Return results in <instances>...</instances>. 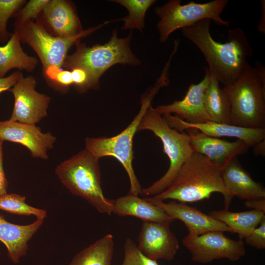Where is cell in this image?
<instances>
[{
  "mask_svg": "<svg viewBox=\"0 0 265 265\" xmlns=\"http://www.w3.org/2000/svg\"><path fill=\"white\" fill-rule=\"evenodd\" d=\"M210 19H204L191 26L182 29L184 36L204 55L211 74L225 86L234 83L247 66L252 50L244 31L237 27L229 29L224 43L213 39L210 33Z\"/></svg>",
  "mask_w": 265,
  "mask_h": 265,
  "instance_id": "cell-1",
  "label": "cell"
},
{
  "mask_svg": "<svg viewBox=\"0 0 265 265\" xmlns=\"http://www.w3.org/2000/svg\"><path fill=\"white\" fill-rule=\"evenodd\" d=\"M214 192L223 195L224 209L228 210L234 196L223 183L221 168L205 156L194 152L170 186L153 198L186 203L209 199Z\"/></svg>",
  "mask_w": 265,
  "mask_h": 265,
  "instance_id": "cell-2",
  "label": "cell"
},
{
  "mask_svg": "<svg viewBox=\"0 0 265 265\" xmlns=\"http://www.w3.org/2000/svg\"><path fill=\"white\" fill-rule=\"evenodd\" d=\"M55 173L73 194L83 198L100 213H113L114 200L103 193L99 159L86 149L58 164Z\"/></svg>",
  "mask_w": 265,
  "mask_h": 265,
  "instance_id": "cell-3",
  "label": "cell"
},
{
  "mask_svg": "<svg viewBox=\"0 0 265 265\" xmlns=\"http://www.w3.org/2000/svg\"><path fill=\"white\" fill-rule=\"evenodd\" d=\"M166 80L160 77L155 85L141 99V107L131 123L120 133L112 137H86L85 148L92 156L99 159L104 157H113L123 166L130 183V193L142 195V187L132 166L133 138L142 118L159 89L167 85Z\"/></svg>",
  "mask_w": 265,
  "mask_h": 265,
  "instance_id": "cell-4",
  "label": "cell"
},
{
  "mask_svg": "<svg viewBox=\"0 0 265 265\" xmlns=\"http://www.w3.org/2000/svg\"><path fill=\"white\" fill-rule=\"evenodd\" d=\"M142 130L151 131L160 139L164 152L170 162L169 168L164 175L149 186L142 188V195L155 196L170 186L184 163L194 151L187 133L171 127L164 117L151 105L139 125L138 132Z\"/></svg>",
  "mask_w": 265,
  "mask_h": 265,
  "instance_id": "cell-5",
  "label": "cell"
},
{
  "mask_svg": "<svg viewBox=\"0 0 265 265\" xmlns=\"http://www.w3.org/2000/svg\"><path fill=\"white\" fill-rule=\"evenodd\" d=\"M223 89L230 102V124L265 128V85L254 67L248 64L234 83Z\"/></svg>",
  "mask_w": 265,
  "mask_h": 265,
  "instance_id": "cell-6",
  "label": "cell"
},
{
  "mask_svg": "<svg viewBox=\"0 0 265 265\" xmlns=\"http://www.w3.org/2000/svg\"><path fill=\"white\" fill-rule=\"evenodd\" d=\"M132 33L120 38L116 29L113 31L109 41L104 45L87 47L77 45L76 52L67 56L62 67L71 70L81 68L88 73L95 89L99 88V79L111 66L118 63L137 65L140 61L130 48Z\"/></svg>",
  "mask_w": 265,
  "mask_h": 265,
  "instance_id": "cell-7",
  "label": "cell"
},
{
  "mask_svg": "<svg viewBox=\"0 0 265 265\" xmlns=\"http://www.w3.org/2000/svg\"><path fill=\"white\" fill-rule=\"evenodd\" d=\"M228 2V0H214L181 4L180 0H170L162 6L156 7L155 12L160 18L157 25L160 41L165 42L174 31L191 26L204 19H210L219 26L228 27L230 22L221 17Z\"/></svg>",
  "mask_w": 265,
  "mask_h": 265,
  "instance_id": "cell-8",
  "label": "cell"
},
{
  "mask_svg": "<svg viewBox=\"0 0 265 265\" xmlns=\"http://www.w3.org/2000/svg\"><path fill=\"white\" fill-rule=\"evenodd\" d=\"M109 23V21L105 22L68 38L52 35L40 22H34L32 20L15 25L14 31L17 32L21 41L28 44L36 53L45 70L51 65L61 68L67 56V52L72 45Z\"/></svg>",
  "mask_w": 265,
  "mask_h": 265,
  "instance_id": "cell-9",
  "label": "cell"
},
{
  "mask_svg": "<svg viewBox=\"0 0 265 265\" xmlns=\"http://www.w3.org/2000/svg\"><path fill=\"white\" fill-rule=\"evenodd\" d=\"M182 243L190 252L192 261L200 264L210 263L221 259L236 261L246 253L243 239H232L219 231L198 236L187 235Z\"/></svg>",
  "mask_w": 265,
  "mask_h": 265,
  "instance_id": "cell-10",
  "label": "cell"
},
{
  "mask_svg": "<svg viewBox=\"0 0 265 265\" xmlns=\"http://www.w3.org/2000/svg\"><path fill=\"white\" fill-rule=\"evenodd\" d=\"M35 79L24 77L21 73L14 85L9 90L14 97V105L9 120L35 125L47 115L50 98L37 92Z\"/></svg>",
  "mask_w": 265,
  "mask_h": 265,
  "instance_id": "cell-11",
  "label": "cell"
},
{
  "mask_svg": "<svg viewBox=\"0 0 265 265\" xmlns=\"http://www.w3.org/2000/svg\"><path fill=\"white\" fill-rule=\"evenodd\" d=\"M170 222L143 221L138 239V248L157 261L173 260L179 248V241L170 229Z\"/></svg>",
  "mask_w": 265,
  "mask_h": 265,
  "instance_id": "cell-12",
  "label": "cell"
},
{
  "mask_svg": "<svg viewBox=\"0 0 265 265\" xmlns=\"http://www.w3.org/2000/svg\"><path fill=\"white\" fill-rule=\"evenodd\" d=\"M0 139L20 144L27 148L32 157L47 159V152L53 147L56 138L44 133L35 125L8 120L0 121Z\"/></svg>",
  "mask_w": 265,
  "mask_h": 265,
  "instance_id": "cell-13",
  "label": "cell"
},
{
  "mask_svg": "<svg viewBox=\"0 0 265 265\" xmlns=\"http://www.w3.org/2000/svg\"><path fill=\"white\" fill-rule=\"evenodd\" d=\"M144 199L162 209L173 220L178 219L182 221L188 230V235L198 236L213 231L232 233L231 229L224 223L185 203L174 200L165 203L153 197Z\"/></svg>",
  "mask_w": 265,
  "mask_h": 265,
  "instance_id": "cell-14",
  "label": "cell"
},
{
  "mask_svg": "<svg viewBox=\"0 0 265 265\" xmlns=\"http://www.w3.org/2000/svg\"><path fill=\"white\" fill-rule=\"evenodd\" d=\"M205 74L197 84L189 85L184 98L172 104L158 106L156 109L161 115L175 114L179 118L190 123H202L212 121L205 108L204 96L208 85L210 73L205 68Z\"/></svg>",
  "mask_w": 265,
  "mask_h": 265,
  "instance_id": "cell-15",
  "label": "cell"
},
{
  "mask_svg": "<svg viewBox=\"0 0 265 265\" xmlns=\"http://www.w3.org/2000/svg\"><path fill=\"white\" fill-rule=\"evenodd\" d=\"M185 131L189 136L194 152L205 156L221 169L232 159L247 152L250 147L239 139L230 142L207 135L193 128Z\"/></svg>",
  "mask_w": 265,
  "mask_h": 265,
  "instance_id": "cell-16",
  "label": "cell"
},
{
  "mask_svg": "<svg viewBox=\"0 0 265 265\" xmlns=\"http://www.w3.org/2000/svg\"><path fill=\"white\" fill-rule=\"evenodd\" d=\"M162 115L171 127L179 132H184L187 129L193 128L212 137H236L238 139L244 141L250 147L265 139V128L250 129L212 121L202 123H190L175 115Z\"/></svg>",
  "mask_w": 265,
  "mask_h": 265,
  "instance_id": "cell-17",
  "label": "cell"
},
{
  "mask_svg": "<svg viewBox=\"0 0 265 265\" xmlns=\"http://www.w3.org/2000/svg\"><path fill=\"white\" fill-rule=\"evenodd\" d=\"M223 183L233 196L242 200L265 199V188L255 182L241 165L237 157L230 160L222 169Z\"/></svg>",
  "mask_w": 265,
  "mask_h": 265,
  "instance_id": "cell-18",
  "label": "cell"
},
{
  "mask_svg": "<svg viewBox=\"0 0 265 265\" xmlns=\"http://www.w3.org/2000/svg\"><path fill=\"white\" fill-rule=\"evenodd\" d=\"M43 222L44 220L37 219L29 224L18 225L7 221L0 215V241L6 246L13 263H19L20 259L26 255L28 241Z\"/></svg>",
  "mask_w": 265,
  "mask_h": 265,
  "instance_id": "cell-19",
  "label": "cell"
},
{
  "mask_svg": "<svg viewBox=\"0 0 265 265\" xmlns=\"http://www.w3.org/2000/svg\"><path fill=\"white\" fill-rule=\"evenodd\" d=\"M43 11L46 21L57 36L71 37L83 30L73 6L66 1L49 0Z\"/></svg>",
  "mask_w": 265,
  "mask_h": 265,
  "instance_id": "cell-20",
  "label": "cell"
},
{
  "mask_svg": "<svg viewBox=\"0 0 265 265\" xmlns=\"http://www.w3.org/2000/svg\"><path fill=\"white\" fill-rule=\"evenodd\" d=\"M113 213L121 216H134L143 222L171 223L173 221L160 208L130 193L114 200Z\"/></svg>",
  "mask_w": 265,
  "mask_h": 265,
  "instance_id": "cell-21",
  "label": "cell"
},
{
  "mask_svg": "<svg viewBox=\"0 0 265 265\" xmlns=\"http://www.w3.org/2000/svg\"><path fill=\"white\" fill-rule=\"evenodd\" d=\"M20 41L18 34L14 31L6 44L0 46V78L14 68L32 71L37 64L36 58L23 51Z\"/></svg>",
  "mask_w": 265,
  "mask_h": 265,
  "instance_id": "cell-22",
  "label": "cell"
},
{
  "mask_svg": "<svg viewBox=\"0 0 265 265\" xmlns=\"http://www.w3.org/2000/svg\"><path fill=\"white\" fill-rule=\"evenodd\" d=\"M265 212L255 210L233 212L228 210H214L209 215L229 227L232 233L238 234L239 239L248 236L265 218Z\"/></svg>",
  "mask_w": 265,
  "mask_h": 265,
  "instance_id": "cell-23",
  "label": "cell"
},
{
  "mask_svg": "<svg viewBox=\"0 0 265 265\" xmlns=\"http://www.w3.org/2000/svg\"><path fill=\"white\" fill-rule=\"evenodd\" d=\"M219 84L216 78L210 74V81L204 96L205 108L212 121L230 124V100Z\"/></svg>",
  "mask_w": 265,
  "mask_h": 265,
  "instance_id": "cell-24",
  "label": "cell"
},
{
  "mask_svg": "<svg viewBox=\"0 0 265 265\" xmlns=\"http://www.w3.org/2000/svg\"><path fill=\"white\" fill-rule=\"evenodd\" d=\"M114 242L108 234L76 254L69 265H111Z\"/></svg>",
  "mask_w": 265,
  "mask_h": 265,
  "instance_id": "cell-25",
  "label": "cell"
},
{
  "mask_svg": "<svg viewBox=\"0 0 265 265\" xmlns=\"http://www.w3.org/2000/svg\"><path fill=\"white\" fill-rule=\"evenodd\" d=\"M116 3L126 7L129 14L119 20H123L124 24L123 29L137 28L142 31L144 27L145 13L148 9L156 0H116Z\"/></svg>",
  "mask_w": 265,
  "mask_h": 265,
  "instance_id": "cell-26",
  "label": "cell"
},
{
  "mask_svg": "<svg viewBox=\"0 0 265 265\" xmlns=\"http://www.w3.org/2000/svg\"><path fill=\"white\" fill-rule=\"evenodd\" d=\"M26 199L24 196L7 193L0 196V210L20 215H33L37 219L44 220L47 216L46 211L28 205Z\"/></svg>",
  "mask_w": 265,
  "mask_h": 265,
  "instance_id": "cell-27",
  "label": "cell"
},
{
  "mask_svg": "<svg viewBox=\"0 0 265 265\" xmlns=\"http://www.w3.org/2000/svg\"><path fill=\"white\" fill-rule=\"evenodd\" d=\"M25 0H0V43L7 42L11 37L7 29L9 19L14 16Z\"/></svg>",
  "mask_w": 265,
  "mask_h": 265,
  "instance_id": "cell-28",
  "label": "cell"
},
{
  "mask_svg": "<svg viewBox=\"0 0 265 265\" xmlns=\"http://www.w3.org/2000/svg\"><path fill=\"white\" fill-rule=\"evenodd\" d=\"M119 265H159L157 261L145 256L130 238H126L124 245V259Z\"/></svg>",
  "mask_w": 265,
  "mask_h": 265,
  "instance_id": "cell-29",
  "label": "cell"
},
{
  "mask_svg": "<svg viewBox=\"0 0 265 265\" xmlns=\"http://www.w3.org/2000/svg\"><path fill=\"white\" fill-rule=\"evenodd\" d=\"M49 1V0H31L19 11L16 15L14 25H20L33 20Z\"/></svg>",
  "mask_w": 265,
  "mask_h": 265,
  "instance_id": "cell-30",
  "label": "cell"
},
{
  "mask_svg": "<svg viewBox=\"0 0 265 265\" xmlns=\"http://www.w3.org/2000/svg\"><path fill=\"white\" fill-rule=\"evenodd\" d=\"M45 74L50 80L63 88L73 84L71 71L63 70L55 65L49 66L44 70Z\"/></svg>",
  "mask_w": 265,
  "mask_h": 265,
  "instance_id": "cell-31",
  "label": "cell"
},
{
  "mask_svg": "<svg viewBox=\"0 0 265 265\" xmlns=\"http://www.w3.org/2000/svg\"><path fill=\"white\" fill-rule=\"evenodd\" d=\"M73 84L80 93H84L90 89H95L87 72L81 68L71 70Z\"/></svg>",
  "mask_w": 265,
  "mask_h": 265,
  "instance_id": "cell-32",
  "label": "cell"
},
{
  "mask_svg": "<svg viewBox=\"0 0 265 265\" xmlns=\"http://www.w3.org/2000/svg\"><path fill=\"white\" fill-rule=\"evenodd\" d=\"M245 243L249 246L258 249L265 248V218L259 225L244 238Z\"/></svg>",
  "mask_w": 265,
  "mask_h": 265,
  "instance_id": "cell-33",
  "label": "cell"
},
{
  "mask_svg": "<svg viewBox=\"0 0 265 265\" xmlns=\"http://www.w3.org/2000/svg\"><path fill=\"white\" fill-rule=\"evenodd\" d=\"M21 73L16 71L8 77L0 78V93L9 90L18 81Z\"/></svg>",
  "mask_w": 265,
  "mask_h": 265,
  "instance_id": "cell-34",
  "label": "cell"
},
{
  "mask_svg": "<svg viewBox=\"0 0 265 265\" xmlns=\"http://www.w3.org/2000/svg\"><path fill=\"white\" fill-rule=\"evenodd\" d=\"M3 142L0 139V196L7 194L8 182L6 178L3 165Z\"/></svg>",
  "mask_w": 265,
  "mask_h": 265,
  "instance_id": "cell-35",
  "label": "cell"
},
{
  "mask_svg": "<svg viewBox=\"0 0 265 265\" xmlns=\"http://www.w3.org/2000/svg\"><path fill=\"white\" fill-rule=\"evenodd\" d=\"M246 207L265 212V199H256L246 200L244 202Z\"/></svg>",
  "mask_w": 265,
  "mask_h": 265,
  "instance_id": "cell-36",
  "label": "cell"
},
{
  "mask_svg": "<svg viewBox=\"0 0 265 265\" xmlns=\"http://www.w3.org/2000/svg\"><path fill=\"white\" fill-rule=\"evenodd\" d=\"M261 1L262 5V14L257 28L259 31L264 34L265 33V1L262 0Z\"/></svg>",
  "mask_w": 265,
  "mask_h": 265,
  "instance_id": "cell-37",
  "label": "cell"
},
{
  "mask_svg": "<svg viewBox=\"0 0 265 265\" xmlns=\"http://www.w3.org/2000/svg\"><path fill=\"white\" fill-rule=\"evenodd\" d=\"M253 152L255 155L265 156V140H263L253 147Z\"/></svg>",
  "mask_w": 265,
  "mask_h": 265,
  "instance_id": "cell-38",
  "label": "cell"
}]
</instances>
